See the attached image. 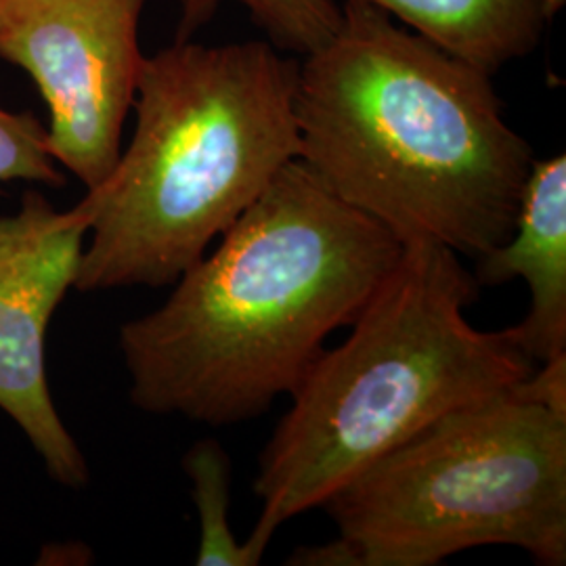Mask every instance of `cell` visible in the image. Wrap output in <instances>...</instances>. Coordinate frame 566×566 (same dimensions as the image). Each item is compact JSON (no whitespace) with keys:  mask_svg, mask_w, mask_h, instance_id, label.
<instances>
[{"mask_svg":"<svg viewBox=\"0 0 566 566\" xmlns=\"http://www.w3.org/2000/svg\"><path fill=\"white\" fill-rule=\"evenodd\" d=\"M403 243L287 164L160 308L120 327L130 401L154 416L242 424L290 397Z\"/></svg>","mask_w":566,"mask_h":566,"instance_id":"1","label":"cell"},{"mask_svg":"<svg viewBox=\"0 0 566 566\" xmlns=\"http://www.w3.org/2000/svg\"><path fill=\"white\" fill-rule=\"evenodd\" d=\"M298 160L401 243L483 256L514 229L533 147L493 76L385 11L343 0L334 36L298 61Z\"/></svg>","mask_w":566,"mask_h":566,"instance_id":"2","label":"cell"},{"mask_svg":"<svg viewBox=\"0 0 566 566\" xmlns=\"http://www.w3.org/2000/svg\"><path fill=\"white\" fill-rule=\"evenodd\" d=\"M298 61L266 41H177L145 55L133 139L86 191L74 290L172 285L301 156Z\"/></svg>","mask_w":566,"mask_h":566,"instance_id":"3","label":"cell"},{"mask_svg":"<svg viewBox=\"0 0 566 566\" xmlns=\"http://www.w3.org/2000/svg\"><path fill=\"white\" fill-rule=\"evenodd\" d=\"M481 285L460 254L403 243L346 340L322 355L290 395L261 453V516L248 544L264 556L277 528L447 413L510 390L535 369L507 329L486 332L465 311Z\"/></svg>","mask_w":566,"mask_h":566,"instance_id":"4","label":"cell"},{"mask_svg":"<svg viewBox=\"0 0 566 566\" xmlns=\"http://www.w3.org/2000/svg\"><path fill=\"white\" fill-rule=\"evenodd\" d=\"M350 566H437L481 546L566 563V418L516 388L465 405L325 500Z\"/></svg>","mask_w":566,"mask_h":566,"instance_id":"5","label":"cell"},{"mask_svg":"<svg viewBox=\"0 0 566 566\" xmlns=\"http://www.w3.org/2000/svg\"><path fill=\"white\" fill-rule=\"evenodd\" d=\"M147 0H0V60L21 67L49 109V149L86 189L116 168L142 74Z\"/></svg>","mask_w":566,"mask_h":566,"instance_id":"6","label":"cell"},{"mask_svg":"<svg viewBox=\"0 0 566 566\" xmlns=\"http://www.w3.org/2000/svg\"><path fill=\"white\" fill-rule=\"evenodd\" d=\"M93 214L86 196L60 212L30 189L18 214L0 217V409L23 430L46 474L70 489L88 485L91 470L53 403L44 340L76 285Z\"/></svg>","mask_w":566,"mask_h":566,"instance_id":"7","label":"cell"},{"mask_svg":"<svg viewBox=\"0 0 566 566\" xmlns=\"http://www.w3.org/2000/svg\"><path fill=\"white\" fill-rule=\"evenodd\" d=\"M479 285L525 280L531 308L507 336L535 364L566 355V156L533 160L506 242L476 259Z\"/></svg>","mask_w":566,"mask_h":566,"instance_id":"8","label":"cell"},{"mask_svg":"<svg viewBox=\"0 0 566 566\" xmlns=\"http://www.w3.org/2000/svg\"><path fill=\"white\" fill-rule=\"evenodd\" d=\"M486 74L528 57L566 0H361Z\"/></svg>","mask_w":566,"mask_h":566,"instance_id":"9","label":"cell"},{"mask_svg":"<svg viewBox=\"0 0 566 566\" xmlns=\"http://www.w3.org/2000/svg\"><path fill=\"white\" fill-rule=\"evenodd\" d=\"M182 470L200 518L198 566H259L263 556L248 542H238L229 525L231 458L217 439H200L185 453Z\"/></svg>","mask_w":566,"mask_h":566,"instance_id":"10","label":"cell"},{"mask_svg":"<svg viewBox=\"0 0 566 566\" xmlns=\"http://www.w3.org/2000/svg\"><path fill=\"white\" fill-rule=\"evenodd\" d=\"M227 2L242 4L271 44L301 55L329 41L343 21V4L336 0H179L177 41L191 39Z\"/></svg>","mask_w":566,"mask_h":566,"instance_id":"11","label":"cell"},{"mask_svg":"<svg viewBox=\"0 0 566 566\" xmlns=\"http://www.w3.org/2000/svg\"><path fill=\"white\" fill-rule=\"evenodd\" d=\"M11 181L61 187L65 177L51 156L46 126L30 112L0 107V182Z\"/></svg>","mask_w":566,"mask_h":566,"instance_id":"12","label":"cell"},{"mask_svg":"<svg viewBox=\"0 0 566 566\" xmlns=\"http://www.w3.org/2000/svg\"><path fill=\"white\" fill-rule=\"evenodd\" d=\"M521 397L566 418V355L535 365L523 382L514 386Z\"/></svg>","mask_w":566,"mask_h":566,"instance_id":"13","label":"cell"}]
</instances>
